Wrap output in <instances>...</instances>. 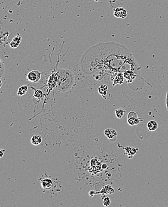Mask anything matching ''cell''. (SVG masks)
Returning a JSON list of instances; mask_svg holds the SVG:
<instances>
[{
	"instance_id": "cell-1",
	"label": "cell",
	"mask_w": 168,
	"mask_h": 207,
	"mask_svg": "<svg viewBox=\"0 0 168 207\" xmlns=\"http://www.w3.org/2000/svg\"><path fill=\"white\" fill-rule=\"evenodd\" d=\"M82 65L90 71H125L140 68L125 45L114 42H101L89 49L82 57Z\"/></svg>"
},
{
	"instance_id": "cell-2",
	"label": "cell",
	"mask_w": 168,
	"mask_h": 207,
	"mask_svg": "<svg viewBox=\"0 0 168 207\" xmlns=\"http://www.w3.org/2000/svg\"><path fill=\"white\" fill-rule=\"evenodd\" d=\"M75 83V78L71 71L66 69H61L58 72V87L61 91H66L70 90Z\"/></svg>"
},
{
	"instance_id": "cell-3",
	"label": "cell",
	"mask_w": 168,
	"mask_h": 207,
	"mask_svg": "<svg viewBox=\"0 0 168 207\" xmlns=\"http://www.w3.org/2000/svg\"><path fill=\"white\" fill-rule=\"evenodd\" d=\"M41 78V73L37 70L30 71L26 76L27 80L32 83H38Z\"/></svg>"
},
{
	"instance_id": "cell-4",
	"label": "cell",
	"mask_w": 168,
	"mask_h": 207,
	"mask_svg": "<svg viewBox=\"0 0 168 207\" xmlns=\"http://www.w3.org/2000/svg\"><path fill=\"white\" fill-rule=\"evenodd\" d=\"M114 16L117 18L125 19L127 17V11L123 7H117L114 10Z\"/></svg>"
},
{
	"instance_id": "cell-5",
	"label": "cell",
	"mask_w": 168,
	"mask_h": 207,
	"mask_svg": "<svg viewBox=\"0 0 168 207\" xmlns=\"http://www.w3.org/2000/svg\"><path fill=\"white\" fill-rule=\"evenodd\" d=\"M123 76L124 78L127 80V81L129 83H132L134 79L136 78L137 75L133 70L129 69L124 71Z\"/></svg>"
},
{
	"instance_id": "cell-6",
	"label": "cell",
	"mask_w": 168,
	"mask_h": 207,
	"mask_svg": "<svg viewBox=\"0 0 168 207\" xmlns=\"http://www.w3.org/2000/svg\"><path fill=\"white\" fill-rule=\"evenodd\" d=\"M41 186L43 189L48 190L52 189L53 186V180L50 179H44L41 181Z\"/></svg>"
},
{
	"instance_id": "cell-7",
	"label": "cell",
	"mask_w": 168,
	"mask_h": 207,
	"mask_svg": "<svg viewBox=\"0 0 168 207\" xmlns=\"http://www.w3.org/2000/svg\"><path fill=\"white\" fill-rule=\"evenodd\" d=\"M22 40V37L20 35H18L17 36H16L13 40L11 41V42L10 43V47L11 49H16V48L18 47V46L19 45L21 42Z\"/></svg>"
},
{
	"instance_id": "cell-8",
	"label": "cell",
	"mask_w": 168,
	"mask_h": 207,
	"mask_svg": "<svg viewBox=\"0 0 168 207\" xmlns=\"http://www.w3.org/2000/svg\"><path fill=\"white\" fill-rule=\"evenodd\" d=\"M104 134L107 136V137L110 140L114 139L117 137V133L116 131L112 129H107L104 131Z\"/></svg>"
},
{
	"instance_id": "cell-9",
	"label": "cell",
	"mask_w": 168,
	"mask_h": 207,
	"mask_svg": "<svg viewBox=\"0 0 168 207\" xmlns=\"http://www.w3.org/2000/svg\"><path fill=\"white\" fill-rule=\"evenodd\" d=\"M147 128L150 131H154L158 129V123L156 121H149L147 123Z\"/></svg>"
},
{
	"instance_id": "cell-10",
	"label": "cell",
	"mask_w": 168,
	"mask_h": 207,
	"mask_svg": "<svg viewBox=\"0 0 168 207\" xmlns=\"http://www.w3.org/2000/svg\"><path fill=\"white\" fill-rule=\"evenodd\" d=\"M31 142L33 145L37 146L39 145L42 142V138L40 135H35L31 137Z\"/></svg>"
},
{
	"instance_id": "cell-11",
	"label": "cell",
	"mask_w": 168,
	"mask_h": 207,
	"mask_svg": "<svg viewBox=\"0 0 168 207\" xmlns=\"http://www.w3.org/2000/svg\"><path fill=\"white\" fill-rule=\"evenodd\" d=\"M98 91L99 92V93L102 95L103 96L105 99L106 96H107V91H108V87L107 85H100L98 89Z\"/></svg>"
},
{
	"instance_id": "cell-12",
	"label": "cell",
	"mask_w": 168,
	"mask_h": 207,
	"mask_svg": "<svg viewBox=\"0 0 168 207\" xmlns=\"http://www.w3.org/2000/svg\"><path fill=\"white\" fill-rule=\"evenodd\" d=\"M141 121H142V119L141 118H139L138 117H137V118L130 117V118H127V123L130 126H133V125L139 124L141 122Z\"/></svg>"
},
{
	"instance_id": "cell-13",
	"label": "cell",
	"mask_w": 168,
	"mask_h": 207,
	"mask_svg": "<svg viewBox=\"0 0 168 207\" xmlns=\"http://www.w3.org/2000/svg\"><path fill=\"white\" fill-rule=\"evenodd\" d=\"M115 115L117 118L122 119V118H125V117L126 111L123 109L119 108V109H117L115 110Z\"/></svg>"
},
{
	"instance_id": "cell-14",
	"label": "cell",
	"mask_w": 168,
	"mask_h": 207,
	"mask_svg": "<svg viewBox=\"0 0 168 207\" xmlns=\"http://www.w3.org/2000/svg\"><path fill=\"white\" fill-rule=\"evenodd\" d=\"M124 76L122 73H117L115 74V78L114 79V83L115 84H122L124 80Z\"/></svg>"
},
{
	"instance_id": "cell-15",
	"label": "cell",
	"mask_w": 168,
	"mask_h": 207,
	"mask_svg": "<svg viewBox=\"0 0 168 207\" xmlns=\"http://www.w3.org/2000/svg\"><path fill=\"white\" fill-rule=\"evenodd\" d=\"M31 88L34 90V94H33V96L36 97V99H38V100L42 99L43 97V93L42 91L38 89H35L33 88V87H31Z\"/></svg>"
},
{
	"instance_id": "cell-16",
	"label": "cell",
	"mask_w": 168,
	"mask_h": 207,
	"mask_svg": "<svg viewBox=\"0 0 168 207\" xmlns=\"http://www.w3.org/2000/svg\"><path fill=\"white\" fill-rule=\"evenodd\" d=\"M28 86L26 85H22L21 87H20L19 88H18V93H17V94H18V95H25L27 91H28Z\"/></svg>"
},
{
	"instance_id": "cell-17",
	"label": "cell",
	"mask_w": 168,
	"mask_h": 207,
	"mask_svg": "<svg viewBox=\"0 0 168 207\" xmlns=\"http://www.w3.org/2000/svg\"><path fill=\"white\" fill-rule=\"evenodd\" d=\"M111 203V201L109 197H105L103 200V205L105 206H108Z\"/></svg>"
},
{
	"instance_id": "cell-18",
	"label": "cell",
	"mask_w": 168,
	"mask_h": 207,
	"mask_svg": "<svg viewBox=\"0 0 168 207\" xmlns=\"http://www.w3.org/2000/svg\"><path fill=\"white\" fill-rule=\"evenodd\" d=\"M130 117H136V118H137L138 117L137 114L135 112H134V111H130V112H129V113L127 115V118H130Z\"/></svg>"
},
{
	"instance_id": "cell-19",
	"label": "cell",
	"mask_w": 168,
	"mask_h": 207,
	"mask_svg": "<svg viewBox=\"0 0 168 207\" xmlns=\"http://www.w3.org/2000/svg\"><path fill=\"white\" fill-rule=\"evenodd\" d=\"M166 108L168 110V91H166Z\"/></svg>"
},
{
	"instance_id": "cell-20",
	"label": "cell",
	"mask_w": 168,
	"mask_h": 207,
	"mask_svg": "<svg viewBox=\"0 0 168 207\" xmlns=\"http://www.w3.org/2000/svg\"><path fill=\"white\" fill-rule=\"evenodd\" d=\"M5 152V150L4 149H0V158H2L4 156Z\"/></svg>"
},
{
	"instance_id": "cell-21",
	"label": "cell",
	"mask_w": 168,
	"mask_h": 207,
	"mask_svg": "<svg viewBox=\"0 0 168 207\" xmlns=\"http://www.w3.org/2000/svg\"><path fill=\"white\" fill-rule=\"evenodd\" d=\"M2 85H3V83H2V81H1V79H0V88H1Z\"/></svg>"
},
{
	"instance_id": "cell-22",
	"label": "cell",
	"mask_w": 168,
	"mask_h": 207,
	"mask_svg": "<svg viewBox=\"0 0 168 207\" xmlns=\"http://www.w3.org/2000/svg\"><path fill=\"white\" fill-rule=\"evenodd\" d=\"M1 65H3V64H2V63H1V60H0V67H1Z\"/></svg>"
},
{
	"instance_id": "cell-23",
	"label": "cell",
	"mask_w": 168,
	"mask_h": 207,
	"mask_svg": "<svg viewBox=\"0 0 168 207\" xmlns=\"http://www.w3.org/2000/svg\"><path fill=\"white\" fill-rule=\"evenodd\" d=\"M94 1H96V2H98L99 1H100V0H94Z\"/></svg>"
}]
</instances>
